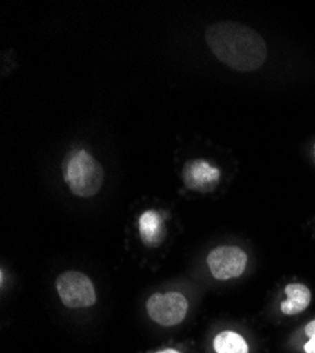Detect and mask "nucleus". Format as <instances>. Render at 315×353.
Wrapping results in <instances>:
<instances>
[{"instance_id": "obj_1", "label": "nucleus", "mask_w": 315, "mask_h": 353, "mask_svg": "<svg viewBox=\"0 0 315 353\" xmlns=\"http://www.w3.org/2000/svg\"><path fill=\"white\" fill-rule=\"evenodd\" d=\"M205 39L218 60L239 72L259 70L267 58L263 37L241 23H216L208 28Z\"/></svg>"}, {"instance_id": "obj_2", "label": "nucleus", "mask_w": 315, "mask_h": 353, "mask_svg": "<svg viewBox=\"0 0 315 353\" xmlns=\"http://www.w3.org/2000/svg\"><path fill=\"white\" fill-rule=\"evenodd\" d=\"M64 180L74 195L94 196L102 187L103 170L88 152L78 150L64 164Z\"/></svg>"}, {"instance_id": "obj_3", "label": "nucleus", "mask_w": 315, "mask_h": 353, "mask_svg": "<svg viewBox=\"0 0 315 353\" xmlns=\"http://www.w3.org/2000/svg\"><path fill=\"white\" fill-rule=\"evenodd\" d=\"M57 291L68 308H88L96 303L95 287L88 276L67 272L57 279Z\"/></svg>"}, {"instance_id": "obj_4", "label": "nucleus", "mask_w": 315, "mask_h": 353, "mask_svg": "<svg viewBox=\"0 0 315 353\" xmlns=\"http://www.w3.org/2000/svg\"><path fill=\"white\" fill-rule=\"evenodd\" d=\"M149 316L163 327H174L185 318L188 301L180 292L154 294L148 301Z\"/></svg>"}, {"instance_id": "obj_5", "label": "nucleus", "mask_w": 315, "mask_h": 353, "mask_svg": "<svg viewBox=\"0 0 315 353\" xmlns=\"http://www.w3.org/2000/svg\"><path fill=\"white\" fill-rule=\"evenodd\" d=\"M207 263L216 280H231L246 270L247 254L238 246H219L208 254Z\"/></svg>"}, {"instance_id": "obj_6", "label": "nucleus", "mask_w": 315, "mask_h": 353, "mask_svg": "<svg viewBox=\"0 0 315 353\" xmlns=\"http://www.w3.org/2000/svg\"><path fill=\"white\" fill-rule=\"evenodd\" d=\"M183 179L187 188L196 192H211L216 188L221 171L207 160H192L188 161L183 171Z\"/></svg>"}, {"instance_id": "obj_7", "label": "nucleus", "mask_w": 315, "mask_h": 353, "mask_svg": "<svg viewBox=\"0 0 315 353\" xmlns=\"http://www.w3.org/2000/svg\"><path fill=\"white\" fill-rule=\"evenodd\" d=\"M139 232L140 238L146 246L156 248L159 246L164 236H165V228L164 219L160 212L154 210H149L145 214H141L139 219Z\"/></svg>"}, {"instance_id": "obj_8", "label": "nucleus", "mask_w": 315, "mask_h": 353, "mask_svg": "<svg viewBox=\"0 0 315 353\" xmlns=\"http://www.w3.org/2000/svg\"><path fill=\"white\" fill-rule=\"evenodd\" d=\"M287 300L280 304V310L285 315H297L307 310L311 303V291L307 285L293 283L284 288Z\"/></svg>"}, {"instance_id": "obj_9", "label": "nucleus", "mask_w": 315, "mask_h": 353, "mask_svg": "<svg viewBox=\"0 0 315 353\" xmlns=\"http://www.w3.org/2000/svg\"><path fill=\"white\" fill-rule=\"evenodd\" d=\"M216 353H249V345L242 335L234 331H223L214 339Z\"/></svg>"}, {"instance_id": "obj_10", "label": "nucleus", "mask_w": 315, "mask_h": 353, "mask_svg": "<svg viewBox=\"0 0 315 353\" xmlns=\"http://www.w3.org/2000/svg\"><path fill=\"white\" fill-rule=\"evenodd\" d=\"M304 334L308 336V342L304 345L305 353H315V319L307 323Z\"/></svg>"}, {"instance_id": "obj_11", "label": "nucleus", "mask_w": 315, "mask_h": 353, "mask_svg": "<svg viewBox=\"0 0 315 353\" xmlns=\"http://www.w3.org/2000/svg\"><path fill=\"white\" fill-rule=\"evenodd\" d=\"M157 353H180V352H179V350H176V349H164V350L157 352Z\"/></svg>"}, {"instance_id": "obj_12", "label": "nucleus", "mask_w": 315, "mask_h": 353, "mask_svg": "<svg viewBox=\"0 0 315 353\" xmlns=\"http://www.w3.org/2000/svg\"><path fill=\"white\" fill-rule=\"evenodd\" d=\"M314 159H315V147H314Z\"/></svg>"}]
</instances>
